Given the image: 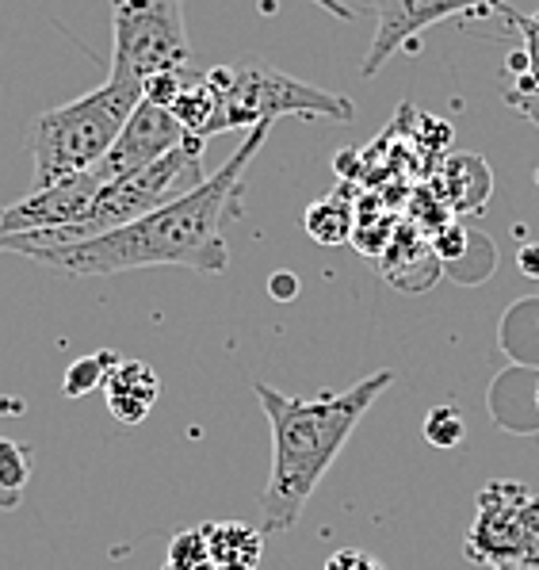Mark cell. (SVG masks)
<instances>
[{"label":"cell","mask_w":539,"mask_h":570,"mask_svg":"<svg viewBox=\"0 0 539 570\" xmlns=\"http://www.w3.org/2000/svg\"><path fill=\"white\" fill-rule=\"evenodd\" d=\"M264 127L249 130L246 142L226 157V165L214 177H207L199 188L184 191L180 199L164 204L138 223L119 226L103 238L81 245H54V249H31L23 257L39 265L50 276L81 279V276H116L130 268L177 265L203 272V276H222L230 268V242L226 226L241 218V191H246V169L253 165L260 146L268 142Z\"/></svg>","instance_id":"6da1fadb"},{"label":"cell","mask_w":539,"mask_h":570,"mask_svg":"<svg viewBox=\"0 0 539 570\" xmlns=\"http://www.w3.org/2000/svg\"><path fill=\"white\" fill-rule=\"evenodd\" d=\"M390 383H395V372H376L349 391H321L318 399H291L268 383H253L260 410L272 425V471L260 494L264 537L291 532L299 524L318 482L329 475L356 425Z\"/></svg>","instance_id":"7a4b0ae2"},{"label":"cell","mask_w":539,"mask_h":570,"mask_svg":"<svg viewBox=\"0 0 539 570\" xmlns=\"http://www.w3.org/2000/svg\"><path fill=\"white\" fill-rule=\"evenodd\" d=\"M138 104H142V81L108 73V81L84 92L81 100L42 111L31 127L34 188H50L66 177L96 169Z\"/></svg>","instance_id":"3957f363"},{"label":"cell","mask_w":539,"mask_h":570,"mask_svg":"<svg viewBox=\"0 0 539 570\" xmlns=\"http://www.w3.org/2000/svg\"><path fill=\"white\" fill-rule=\"evenodd\" d=\"M203 138L188 135L184 142L172 154H164L161 161H153L150 169L134 173V177L111 180L96 191V199L89 204L81 218L73 226L62 230H39V234H20V238H8L0 245V253H31V249H54V245H81L103 234L119 230V226L138 223L142 215L158 210L172 199H180L184 191L199 188L207 180L203 173Z\"/></svg>","instance_id":"277c9868"},{"label":"cell","mask_w":539,"mask_h":570,"mask_svg":"<svg viewBox=\"0 0 539 570\" xmlns=\"http://www.w3.org/2000/svg\"><path fill=\"white\" fill-rule=\"evenodd\" d=\"M207 81L219 92V135L238 127H264L280 116H307L329 122H352L356 104L349 96L326 92L310 81L283 73L260 58H241L230 66H211Z\"/></svg>","instance_id":"5b68a950"},{"label":"cell","mask_w":539,"mask_h":570,"mask_svg":"<svg viewBox=\"0 0 539 570\" xmlns=\"http://www.w3.org/2000/svg\"><path fill=\"white\" fill-rule=\"evenodd\" d=\"M463 556L482 570H539V494L525 482H486Z\"/></svg>","instance_id":"8992f818"},{"label":"cell","mask_w":539,"mask_h":570,"mask_svg":"<svg viewBox=\"0 0 539 570\" xmlns=\"http://www.w3.org/2000/svg\"><path fill=\"white\" fill-rule=\"evenodd\" d=\"M111 73L150 81L191 66L184 0H111Z\"/></svg>","instance_id":"52a82bcc"},{"label":"cell","mask_w":539,"mask_h":570,"mask_svg":"<svg viewBox=\"0 0 539 570\" xmlns=\"http://www.w3.org/2000/svg\"><path fill=\"white\" fill-rule=\"evenodd\" d=\"M376 8V35H371V47L363 55L360 77H376L395 50L410 47V42L432 23L448 20V16L471 12V8H493V12L506 16V0H371Z\"/></svg>","instance_id":"ba28073f"},{"label":"cell","mask_w":539,"mask_h":570,"mask_svg":"<svg viewBox=\"0 0 539 570\" xmlns=\"http://www.w3.org/2000/svg\"><path fill=\"white\" fill-rule=\"evenodd\" d=\"M184 138H188L184 127L172 119L169 108H158V104L142 100L130 111L127 127L119 130V138L111 142V150L103 154V161L96 165V177H100V184L134 177V173L150 169L153 161H161L164 154L177 150Z\"/></svg>","instance_id":"9c48e42d"},{"label":"cell","mask_w":539,"mask_h":570,"mask_svg":"<svg viewBox=\"0 0 539 570\" xmlns=\"http://www.w3.org/2000/svg\"><path fill=\"white\" fill-rule=\"evenodd\" d=\"M103 184L96 177V169L66 177L50 188H31L23 199L0 207V245L8 238H20V234H39V230H62L73 226L77 218L89 210Z\"/></svg>","instance_id":"30bf717a"},{"label":"cell","mask_w":539,"mask_h":570,"mask_svg":"<svg viewBox=\"0 0 539 570\" xmlns=\"http://www.w3.org/2000/svg\"><path fill=\"white\" fill-rule=\"evenodd\" d=\"M379 265H382V279L395 284L398 292H429L440 279V272H445V261L432 249V238L417 230L413 223H406V218L398 223L395 238L387 242Z\"/></svg>","instance_id":"8fae6325"},{"label":"cell","mask_w":539,"mask_h":570,"mask_svg":"<svg viewBox=\"0 0 539 570\" xmlns=\"http://www.w3.org/2000/svg\"><path fill=\"white\" fill-rule=\"evenodd\" d=\"M506 20L520 31V50L501 66V100L539 127V12L520 16L509 8Z\"/></svg>","instance_id":"7c38bea8"},{"label":"cell","mask_w":539,"mask_h":570,"mask_svg":"<svg viewBox=\"0 0 539 570\" xmlns=\"http://www.w3.org/2000/svg\"><path fill=\"white\" fill-rule=\"evenodd\" d=\"M429 188L445 199L451 215H478V210L490 204L493 173L482 154L448 150L437 161V173H432Z\"/></svg>","instance_id":"4fadbf2b"},{"label":"cell","mask_w":539,"mask_h":570,"mask_svg":"<svg viewBox=\"0 0 539 570\" xmlns=\"http://www.w3.org/2000/svg\"><path fill=\"white\" fill-rule=\"evenodd\" d=\"M161 380L146 361H119L111 367L108 383H103V399H108V414L119 425H142L150 410L158 406Z\"/></svg>","instance_id":"5bb4252c"},{"label":"cell","mask_w":539,"mask_h":570,"mask_svg":"<svg viewBox=\"0 0 539 570\" xmlns=\"http://www.w3.org/2000/svg\"><path fill=\"white\" fill-rule=\"evenodd\" d=\"M172 119L184 127V135L196 138H214L219 135V92L207 81V69H191L184 73V85H180L177 100L169 104Z\"/></svg>","instance_id":"9a60e30c"},{"label":"cell","mask_w":539,"mask_h":570,"mask_svg":"<svg viewBox=\"0 0 539 570\" xmlns=\"http://www.w3.org/2000/svg\"><path fill=\"white\" fill-rule=\"evenodd\" d=\"M211 548L214 570H260V556H264V537L249 524L238 521H211L199 524Z\"/></svg>","instance_id":"2e32d148"},{"label":"cell","mask_w":539,"mask_h":570,"mask_svg":"<svg viewBox=\"0 0 539 570\" xmlns=\"http://www.w3.org/2000/svg\"><path fill=\"white\" fill-rule=\"evenodd\" d=\"M302 223H307V234L318 245H345V242H352L356 204H352V196H349V184H341L333 196L310 204Z\"/></svg>","instance_id":"e0dca14e"},{"label":"cell","mask_w":539,"mask_h":570,"mask_svg":"<svg viewBox=\"0 0 539 570\" xmlns=\"http://www.w3.org/2000/svg\"><path fill=\"white\" fill-rule=\"evenodd\" d=\"M376 199H368L363 207H356V226H352V245L360 253H371V257H382V249H387V242L395 238L398 223L402 218L395 215V210H382V207H371Z\"/></svg>","instance_id":"ac0fdd59"},{"label":"cell","mask_w":539,"mask_h":570,"mask_svg":"<svg viewBox=\"0 0 539 570\" xmlns=\"http://www.w3.org/2000/svg\"><path fill=\"white\" fill-rule=\"evenodd\" d=\"M116 364H119V353H111V348L81 356V361H73L66 367L62 394L66 399H84V394H92V391H103V383H108V375Z\"/></svg>","instance_id":"d6986e66"},{"label":"cell","mask_w":539,"mask_h":570,"mask_svg":"<svg viewBox=\"0 0 539 570\" xmlns=\"http://www.w3.org/2000/svg\"><path fill=\"white\" fill-rule=\"evenodd\" d=\"M425 441L432 444V449H459L467 436V414L456 406V402H445V406H432L429 414H425Z\"/></svg>","instance_id":"ffe728a7"},{"label":"cell","mask_w":539,"mask_h":570,"mask_svg":"<svg viewBox=\"0 0 539 570\" xmlns=\"http://www.w3.org/2000/svg\"><path fill=\"white\" fill-rule=\"evenodd\" d=\"M31 471H34V460H31V449L12 436H0V490L12 498H23V487L31 482Z\"/></svg>","instance_id":"44dd1931"},{"label":"cell","mask_w":539,"mask_h":570,"mask_svg":"<svg viewBox=\"0 0 539 570\" xmlns=\"http://www.w3.org/2000/svg\"><path fill=\"white\" fill-rule=\"evenodd\" d=\"M164 570H214L203 529H188L180 537H172L169 556H164Z\"/></svg>","instance_id":"7402d4cb"},{"label":"cell","mask_w":539,"mask_h":570,"mask_svg":"<svg viewBox=\"0 0 539 570\" xmlns=\"http://www.w3.org/2000/svg\"><path fill=\"white\" fill-rule=\"evenodd\" d=\"M406 223H413L417 230L432 238V234H440L448 223H456V215H451L448 204L429 188V184H421V188L413 191V199H410V215H406Z\"/></svg>","instance_id":"603a6c76"},{"label":"cell","mask_w":539,"mask_h":570,"mask_svg":"<svg viewBox=\"0 0 539 570\" xmlns=\"http://www.w3.org/2000/svg\"><path fill=\"white\" fill-rule=\"evenodd\" d=\"M326 570H387V567H382L376 556L360 551V548H341V551H333V556L326 559Z\"/></svg>","instance_id":"cb8c5ba5"},{"label":"cell","mask_w":539,"mask_h":570,"mask_svg":"<svg viewBox=\"0 0 539 570\" xmlns=\"http://www.w3.org/2000/svg\"><path fill=\"white\" fill-rule=\"evenodd\" d=\"M268 292H272L276 303H291L295 295L302 292V284H299V276H295V272L280 268V272H272V279H268Z\"/></svg>","instance_id":"d4e9b609"},{"label":"cell","mask_w":539,"mask_h":570,"mask_svg":"<svg viewBox=\"0 0 539 570\" xmlns=\"http://www.w3.org/2000/svg\"><path fill=\"white\" fill-rule=\"evenodd\" d=\"M517 265H520L525 276L539 279V245H525V249L517 253Z\"/></svg>","instance_id":"484cf974"},{"label":"cell","mask_w":539,"mask_h":570,"mask_svg":"<svg viewBox=\"0 0 539 570\" xmlns=\"http://www.w3.org/2000/svg\"><path fill=\"white\" fill-rule=\"evenodd\" d=\"M310 4H318L321 12L337 16V20H341V23H352V20H356V12H352L349 4H345V0H310Z\"/></svg>","instance_id":"4316f807"},{"label":"cell","mask_w":539,"mask_h":570,"mask_svg":"<svg viewBox=\"0 0 539 570\" xmlns=\"http://www.w3.org/2000/svg\"><path fill=\"white\" fill-rule=\"evenodd\" d=\"M16 505H20V498H12V494L0 490V510H16Z\"/></svg>","instance_id":"83f0119b"},{"label":"cell","mask_w":539,"mask_h":570,"mask_svg":"<svg viewBox=\"0 0 539 570\" xmlns=\"http://www.w3.org/2000/svg\"><path fill=\"white\" fill-rule=\"evenodd\" d=\"M536 406H539V387H536Z\"/></svg>","instance_id":"f1b7e54d"}]
</instances>
